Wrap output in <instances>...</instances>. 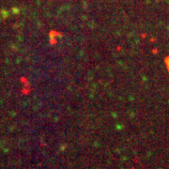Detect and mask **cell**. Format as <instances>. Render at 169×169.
<instances>
[]
</instances>
